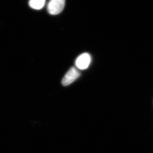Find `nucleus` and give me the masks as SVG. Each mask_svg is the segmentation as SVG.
Returning <instances> with one entry per match:
<instances>
[{
    "label": "nucleus",
    "mask_w": 153,
    "mask_h": 153,
    "mask_svg": "<svg viewBox=\"0 0 153 153\" xmlns=\"http://www.w3.org/2000/svg\"><path fill=\"white\" fill-rule=\"evenodd\" d=\"M65 4V0H50L47 6V10L51 15H58L63 10Z\"/></svg>",
    "instance_id": "1"
},
{
    "label": "nucleus",
    "mask_w": 153,
    "mask_h": 153,
    "mask_svg": "<svg viewBox=\"0 0 153 153\" xmlns=\"http://www.w3.org/2000/svg\"><path fill=\"white\" fill-rule=\"evenodd\" d=\"M80 75V72L75 67H71L65 74L62 80L63 86H67L74 82Z\"/></svg>",
    "instance_id": "2"
},
{
    "label": "nucleus",
    "mask_w": 153,
    "mask_h": 153,
    "mask_svg": "<svg viewBox=\"0 0 153 153\" xmlns=\"http://www.w3.org/2000/svg\"><path fill=\"white\" fill-rule=\"evenodd\" d=\"M91 60V57L88 53H83L76 58L75 61V66L78 69L85 70L88 68Z\"/></svg>",
    "instance_id": "3"
},
{
    "label": "nucleus",
    "mask_w": 153,
    "mask_h": 153,
    "mask_svg": "<svg viewBox=\"0 0 153 153\" xmlns=\"http://www.w3.org/2000/svg\"><path fill=\"white\" fill-rule=\"evenodd\" d=\"M46 2V0H30L29 5L30 7L36 10L43 8Z\"/></svg>",
    "instance_id": "4"
}]
</instances>
